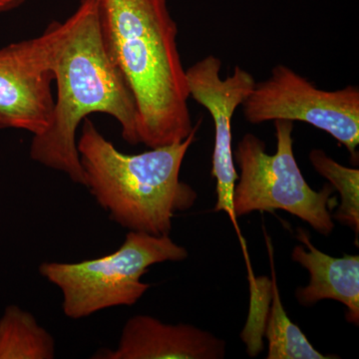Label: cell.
<instances>
[{"label": "cell", "instance_id": "obj_1", "mask_svg": "<svg viewBox=\"0 0 359 359\" xmlns=\"http://www.w3.org/2000/svg\"><path fill=\"white\" fill-rule=\"evenodd\" d=\"M47 27L57 97L48 128L32 137L30 158L85 187L77 149L79 125L95 113L109 115L119 123L123 139L137 145L140 143L138 111L126 80L104 43L97 0H80L65 22L53 21Z\"/></svg>", "mask_w": 359, "mask_h": 359}, {"label": "cell", "instance_id": "obj_2", "mask_svg": "<svg viewBox=\"0 0 359 359\" xmlns=\"http://www.w3.org/2000/svg\"><path fill=\"white\" fill-rule=\"evenodd\" d=\"M101 32L138 111L139 141L157 148L185 140L195 128L178 27L167 0H97Z\"/></svg>", "mask_w": 359, "mask_h": 359}, {"label": "cell", "instance_id": "obj_3", "mask_svg": "<svg viewBox=\"0 0 359 359\" xmlns=\"http://www.w3.org/2000/svg\"><path fill=\"white\" fill-rule=\"evenodd\" d=\"M199 126L185 140L131 155L120 152L85 118L77 139L85 187L122 228L170 236L177 212L188 211L198 199L180 173Z\"/></svg>", "mask_w": 359, "mask_h": 359}, {"label": "cell", "instance_id": "obj_4", "mask_svg": "<svg viewBox=\"0 0 359 359\" xmlns=\"http://www.w3.org/2000/svg\"><path fill=\"white\" fill-rule=\"evenodd\" d=\"M188 250L169 236L130 231L107 256L79 263L45 262L39 273L62 294V311L81 320L104 309L134 306L151 285L142 282L153 264L185 261Z\"/></svg>", "mask_w": 359, "mask_h": 359}, {"label": "cell", "instance_id": "obj_5", "mask_svg": "<svg viewBox=\"0 0 359 359\" xmlns=\"http://www.w3.org/2000/svg\"><path fill=\"white\" fill-rule=\"evenodd\" d=\"M276 151L266 152V144L256 135L247 133L233 153L241 174L233 193L237 217L252 212H290L308 223L323 236L334 229L330 209L337 204L334 189L325 185L316 191L304 179L294 153V122L273 121Z\"/></svg>", "mask_w": 359, "mask_h": 359}, {"label": "cell", "instance_id": "obj_6", "mask_svg": "<svg viewBox=\"0 0 359 359\" xmlns=\"http://www.w3.org/2000/svg\"><path fill=\"white\" fill-rule=\"evenodd\" d=\"M241 106L250 124L276 120L308 123L334 137L353 157L358 156V87L327 91L292 68L276 65L268 79L255 85Z\"/></svg>", "mask_w": 359, "mask_h": 359}, {"label": "cell", "instance_id": "obj_7", "mask_svg": "<svg viewBox=\"0 0 359 359\" xmlns=\"http://www.w3.org/2000/svg\"><path fill=\"white\" fill-rule=\"evenodd\" d=\"M222 61L215 55L205 56L186 69L189 94L211 115L215 125V146L212 176L216 179L217 203L214 212H224L230 218L244 256L248 250L233 208V193L238 175L236 171L231 144V119L254 89V76L240 66L230 76L222 78Z\"/></svg>", "mask_w": 359, "mask_h": 359}, {"label": "cell", "instance_id": "obj_8", "mask_svg": "<svg viewBox=\"0 0 359 359\" xmlns=\"http://www.w3.org/2000/svg\"><path fill=\"white\" fill-rule=\"evenodd\" d=\"M50 43L47 27L35 39L0 48V130L36 136L48 128L55 102Z\"/></svg>", "mask_w": 359, "mask_h": 359}, {"label": "cell", "instance_id": "obj_9", "mask_svg": "<svg viewBox=\"0 0 359 359\" xmlns=\"http://www.w3.org/2000/svg\"><path fill=\"white\" fill-rule=\"evenodd\" d=\"M226 342L192 325H169L147 314L125 323L115 349H103L99 359H222Z\"/></svg>", "mask_w": 359, "mask_h": 359}, {"label": "cell", "instance_id": "obj_10", "mask_svg": "<svg viewBox=\"0 0 359 359\" xmlns=\"http://www.w3.org/2000/svg\"><path fill=\"white\" fill-rule=\"evenodd\" d=\"M297 240L302 245H295L292 259L301 264L311 275L306 287L295 292L297 302L311 306L325 299L341 302L346 308V318L349 323H359V257L344 255L334 257L325 254L311 242L304 229H297Z\"/></svg>", "mask_w": 359, "mask_h": 359}, {"label": "cell", "instance_id": "obj_11", "mask_svg": "<svg viewBox=\"0 0 359 359\" xmlns=\"http://www.w3.org/2000/svg\"><path fill=\"white\" fill-rule=\"evenodd\" d=\"M269 261L271 266V306L266 325V337L269 341L268 359H330L339 356L325 355L309 342L301 328L292 323L283 308L280 290L276 283L273 247L266 235Z\"/></svg>", "mask_w": 359, "mask_h": 359}, {"label": "cell", "instance_id": "obj_12", "mask_svg": "<svg viewBox=\"0 0 359 359\" xmlns=\"http://www.w3.org/2000/svg\"><path fill=\"white\" fill-rule=\"evenodd\" d=\"M55 340L33 314L7 306L0 318V359H53Z\"/></svg>", "mask_w": 359, "mask_h": 359}, {"label": "cell", "instance_id": "obj_13", "mask_svg": "<svg viewBox=\"0 0 359 359\" xmlns=\"http://www.w3.org/2000/svg\"><path fill=\"white\" fill-rule=\"evenodd\" d=\"M309 158L314 170L339 192L340 205L334 218L349 226L358 238L359 170L339 164L320 149L311 150Z\"/></svg>", "mask_w": 359, "mask_h": 359}, {"label": "cell", "instance_id": "obj_14", "mask_svg": "<svg viewBox=\"0 0 359 359\" xmlns=\"http://www.w3.org/2000/svg\"><path fill=\"white\" fill-rule=\"evenodd\" d=\"M26 0H0V13H8L25 4Z\"/></svg>", "mask_w": 359, "mask_h": 359}]
</instances>
